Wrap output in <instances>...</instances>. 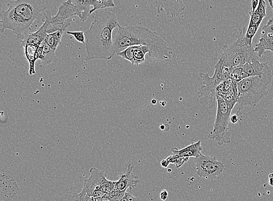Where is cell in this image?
I'll use <instances>...</instances> for the list:
<instances>
[{
  "label": "cell",
  "mask_w": 273,
  "mask_h": 201,
  "mask_svg": "<svg viewBox=\"0 0 273 201\" xmlns=\"http://www.w3.org/2000/svg\"><path fill=\"white\" fill-rule=\"evenodd\" d=\"M115 14L109 11H96L94 20L85 33V61L110 60L116 54L113 47L114 29L119 25Z\"/></svg>",
  "instance_id": "1"
},
{
  "label": "cell",
  "mask_w": 273,
  "mask_h": 201,
  "mask_svg": "<svg viewBox=\"0 0 273 201\" xmlns=\"http://www.w3.org/2000/svg\"><path fill=\"white\" fill-rule=\"evenodd\" d=\"M118 31L113 35V47L116 54L134 46L150 48L149 57L156 60L169 61L174 53L167 43L156 33L140 27H123L119 24Z\"/></svg>",
  "instance_id": "2"
},
{
  "label": "cell",
  "mask_w": 273,
  "mask_h": 201,
  "mask_svg": "<svg viewBox=\"0 0 273 201\" xmlns=\"http://www.w3.org/2000/svg\"><path fill=\"white\" fill-rule=\"evenodd\" d=\"M7 8L0 15L1 32L10 30L21 41L31 33L35 21L43 20V14L46 9L42 0L11 1Z\"/></svg>",
  "instance_id": "3"
},
{
  "label": "cell",
  "mask_w": 273,
  "mask_h": 201,
  "mask_svg": "<svg viewBox=\"0 0 273 201\" xmlns=\"http://www.w3.org/2000/svg\"><path fill=\"white\" fill-rule=\"evenodd\" d=\"M272 79V73L262 76H252L237 83L239 92L238 110L237 115H241L246 106L255 107L268 94L267 86Z\"/></svg>",
  "instance_id": "4"
},
{
  "label": "cell",
  "mask_w": 273,
  "mask_h": 201,
  "mask_svg": "<svg viewBox=\"0 0 273 201\" xmlns=\"http://www.w3.org/2000/svg\"><path fill=\"white\" fill-rule=\"evenodd\" d=\"M232 68L223 66V62L219 59L215 65V71L212 77L209 72L201 73V77L204 85L198 88V96L201 105L208 110H212L215 107L217 102L216 89L223 81L231 78Z\"/></svg>",
  "instance_id": "5"
},
{
  "label": "cell",
  "mask_w": 273,
  "mask_h": 201,
  "mask_svg": "<svg viewBox=\"0 0 273 201\" xmlns=\"http://www.w3.org/2000/svg\"><path fill=\"white\" fill-rule=\"evenodd\" d=\"M246 30V28L239 30L237 40L230 46H224L221 49L220 59L222 61L224 67H242L246 62L258 57L253 46H249L245 42L244 35Z\"/></svg>",
  "instance_id": "6"
},
{
  "label": "cell",
  "mask_w": 273,
  "mask_h": 201,
  "mask_svg": "<svg viewBox=\"0 0 273 201\" xmlns=\"http://www.w3.org/2000/svg\"><path fill=\"white\" fill-rule=\"evenodd\" d=\"M232 110L222 97L217 95V113L213 129L208 138L216 141L219 146L231 142L230 134L228 132V125L231 118Z\"/></svg>",
  "instance_id": "7"
},
{
  "label": "cell",
  "mask_w": 273,
  "mask_h": 201,
  "mask_svg": "<svg viewBox=\"0 0 273 201\" xmlns=\"http://www.w3.org/2000/svg\"><path fill=\"white\" fill-rule=\"evenodd\" d=\"M76 7L69 1L62 4L55 16H53L51 11H48L45 14V19L47 21V34L58 31L65 32L66 28L73 21L71 18L76 16Z\"/></svg>",
  "instance_id": "8"
},
{
  "label": "cell",
  "mask_w": 273,
  "mask_h": 201,
  "mask_svg": "<svg viewBox=\"0 0 273 201\" xmlns=\"http://www.w3.org/2000/svg\"><path fill=\"white\" fill-rule=\"evenodd\" d=\"M195 162L198 176L208 180L216 179L226 170L223 163L217 161L213 155L202 154L199 157L195 158Z\"/></svg>",
  "instance_id": "9"
},
{
  "label": "cell",
  "mask_w": 273,
  "mask_h": 201,
  "mask_svg": "<svg viewBox=\"0 0 273 201\" xmlns=\"http://www.w3.org/2000/svg\"><path fill=\"white\" fill-rule=\"evenodd\" d=\"M90 173V177L84 181L83 190L95 198L105 196L103 188L107 180L106 173L95 167H92Z\"/></svg>",
  "instance_id": "10"
},
{
  "label": "cell",
  "mask_w": 273,
  "mask_h": 201,
  "mask_svg": "<svg viewBox=\"0 0 273 201\" xmlns=\"http://www.w3.org/2000/svg\"><path fill=\"white\" fill-rule=\"evenodd\" d=\"M153 5L158 14L165 10L167 16L171 17L178 16L186 9L183 0H153Z\"/></svg>",
  "instance_id": "11"
},
{
  "label": "cell",
  "mask_w": 273,
  "mask_h": 201,
  "mask_svg": "<svg viewBox=\"0 0 273 201\" xmlns=\"http://www.w3.org/2000/svg\"><path fill=\"white\" fill-rule=\"evenodd\" d=\"M134 166L130 164L127 167L126 172L121 174L119 180L116 181V190L120 192H126L127 189L132 191L139 183L137 176L133 173Z\"/></svg>",
  "instance_id": "12"
},
{
  "label": "cell",
  "mask_w": 273,
  "mask_h": 201,
  "mask_svg": "<svg viewBox=\"0 0 273 201\" xmlns=\"http://www.w3.org/2000/svg\"><path fill=\"white\" fill-rule=\"evenodd\" d=\"M0 181H1L0 189H1L2 201H7L10 198H14L19 191V185L16 180H14L9 175L2 173Z\"/></svg>",
  "instance_id": "13"
},
{
  "label": "cell",
  "mask_w": 273,
  "mask_h": 201,
  "mask_svg": "<svg viewBox=\"0 0 273 201\" xmlns=\"http://www.w3.org/2000/svg\"><path fill=\"white\" fill-rule=\"evenodd\" d=\"M243 70L248 74L249 77L262 76L272 73V69L268 63L261 62L258 57L254 58L242 66Z\"/></svg>",
  "instance_id": "14"
},
{
  "label": "cell",
  "mask_w": 273,
  "mask_h": 201,
  "mask_svg": "<svg viewBox=\"0 0 273 201\" xmlns=\"http://www.w3.org/2000/svg\"><path fill=\"white\" fill-rule=\"evenodd\" d=\"M201 141L199 140L198 142L191 144L183 149H179L174 147L171 149L173 155L180 156L184 158L194 157L198 158L202 153V146L201 145Z\"/></svg>",
  "instance_id": "15"
},
{
  "label": "cell",
  "mask_w": 273,
  "mask_h": 201,
  "mask_svg": "<svg viewBox=\"0 0 273 201\" xmlns=\"http://www.w3.org/2000/svg\"><path fill=\"white\" fill-rule=\"evenodd\" d=\"M22 47L24 48L25 55L29 64V74L33 75L36 74L35 64L37 59V51L39 46L32 43L21 42Z\"/></svg>",
  "instance_id": "16"
},
{
  "label": "cell",
  "mask_w": 273,
  "mask_h": 201,
  "mask_svg": "<svg viewBox=\"0 0 273 201\" xmlns=\"http://www.w3.org/2000/svg\"><path fill=\"white\" fill-rule=\"evenodd\" d=\"M55 52L44 40L39 46L38 51H37V59L38 60L40 59L41 61L43 66L49 65L55 59Z\"/></svg>",
  "instance_id": "17"
},
{
  "label": "cell",
  "mask_w": 273,
  "mask_h": 201,
  "mask_svg": "<svg viewBox=\"0 0 273 201\" xmlns=\"http://www.w3.org/2000/svg\"><path fill=\"white\" fill-rule=\"evenodd\" d=\"M76 8V16L82 22L86 21L90 16L92 0H68Z\"/></svg>",
  "instance_id": "18"
},
{
  "label": "cell",
  "mask_w": 273,
  "mask_h": 201,
  "mask_svg": "<svg viewBox=\"0 0 273 201\" xmlns=\"http://www.w3.org/2000/svg\"><path fill=\"white\" fill-rule=\"evenodd\" d=\"M47 21L45 20L42 27L38 29L34 33H31L21 42L32 43L36 45L40 46V44L45 40L48 34L47 32Z\"/></svg>",
  "instance_id": "19"
},
{
  "label": "cell",
  "mask_w": 273,
  "mask_h": 201,
  "mask_svg": "<svg viewBox=\"0 0 273 201\" xmlns=\"http://www.w3.org/2000/svg\"><path fill=\"white\" fill-rule=\"evenodd\" d=\"M133 51L132 65H139L143 64L146 61L145 56L148 54L150 56L151 50L149 47L146 46H134Z\"/></svg>",
  "instance_id": "20"
},
{
  "label": "cell",
  "mask_w": 273,
  "mask_h": 201,
  "mask_svg": "<svg viewBox=\"0 0 273 201\" xmlns=\"http://www.w3.org/2000/svg\"><path fill=\"white\" fill-rule=\"evenodd\" d=\"M254 50L259 58L262 57L266 51H270L273 53V38L261 36L259 43L256 44Z\"/></svg>",
  "instance_id": "21"
},
{
  "label": "cell",
  "mask_w": 273,
  "mask_h": 201,
  "mask_svg": "<svg viewBox=\"0 0 273 201\" xmlns=\"http://www.w3.org/2000/svg\"><path fill=\"white\" fill-rule=\"evenodd\" d=\"M237 83V81H234L229 90H228L226 94L221 96L226 100L228 106L232 110H233L235 106L238 102L239 92Z\"/></svg>",
  "instance_id": "22"
},
{
  "label": "cell",
  "mask_w": 273,
  "mask_h": 201,
  "mask_svg": "<svg viewBox=\"0 0 273 201\" xmlns=\"http://www.w3.org/2000/svg\"><path fill=\"white\" fill-rule=\"evenodd\" d=\"M64 32L63 31H58L47 35L45 41L51 49L56 51L58 47L61 44L62 35Z\"/></svg>",
  "instance_id": "23"
},
{
  "label": "cell",
  "mask_w": 273,
  "mask_h": 201,
  "mask_svg": "<svg viewBox=\"0 0 273 201\" xmlns=\"http://www.w3.org/2000/svg\"><path fill=\"white\" fill-rule=\"evenodd\" d=\"M92 5L93 8L90 11L91 14L98 10L115 7L114 0H92Z\"/></svg>",
  "instance_id": "24"
},
{
  "label": "cell",
  "mask_w": 273,
  "mask_h": 201,
  "mask_svg": "<svg viewBox=\"0 0 273 201\" xmlns=\"http://www.w3.org/2000/svg\"><path fill=\"white\" fill-rule=\"evenodd\" d=\"M249 77L242 67H237V68H232L231 73V78L237 83L241 80Z\"/></svg>",
  "instance_id": "25"
},
{
  "label": "cell",
  "mask_w": 273,
  "mask_h": 201,
  "mask_svg": "<svg viewBox=\"0 0 273 201\" xmlns=\"http://www.w3.org/2000/svg\"><path fill=\"white\" fill-rule=\"evenodd\" d=\"M234 80L231 79H227L221 83L216 89L217 95L220 96H223L231 88L232 83L234 82Z\"/></svg>",
  "instance_id": "26"
},
{
  "label": "cell",
  "mask_w": 273,
  "mask_h": 201,
  "mask_svg": "<svg viewBox=\"0 0 273 201\" xmlns=\"http://www.w3.org/2000/svg\"><path fill=\"white\" fill-rule=\"evenodd\" d=\"M169 163L175 164L176 167H181L184 163L188 161L189 158L180 157L177 155H171L167 158Z\"/></svg>",
  "instance_id": "27"
},
{
  "label": "cell",
  "mask_w": 273,
  "mask_h": 201,
  "mask_svg": "<svg viewBox=\"0 0 273 201\" xmlns=\"http://www.w3.org/2000/svg\"><path fill=\"white\" fill-rule=\"evenodd\" d=\"M66 33H67L68 35H71L73 37H74V38L77 41V42H78L80 43H82L83 44H86L85 35H84V33L83 31H81V32L66 31Z\"/></svg>",
  "instance_id": "28"
},
{
  "label": "cell",
  "mask_w": 273,
  "mask_h": 201,
  "mask_svg": "<svg viewBox=\"0 0 273 201\" xmlns=\"http://www.w3.org/2000/svg\"><path fill=\"white\" fill-rule=\"evenodd\" d=\"M55 201H81L79 194L71 195L66 194Z\"/></svg>",
  "instance_id": "29"
},
{
  "label": "cell",
  "mask_w": 273,
  "mask_h": 201,
  "mask_svg": "<svg viewBox=\"0 0 273 201\" xmlns=\"http://www.w3.org/2000/svg\"><path fill=\"white\" fill-rule=\"evenodd\" d=\"M120 201H141V200L133 195L130 191L125 192L123 198Z\"/></svg>",
  "instance_id": "30"
},
{
  "label": "cell",
  "mask_w": 273,
  "mask_h": 201,
  "mask_svg": "<svg viewBox=\"0 0 273 201\" xmlns=\"http://www.w3.org/2000/svg\"><path fill=\"white\" fill-rule=\"evenodd\" d=\"M259 5V0H252L251 1V6L252 10L250 11V12L253 13L257 9L258 6Z\"/></svg>",
  "instance_id": "31"
},
{
  "label": "cell",
  "mask_w": 273,
  "mask_h": 201,
  "mask_svg": "<svg viewBox=\"0 0 273 201\" xmlns=\"http://www.w3.org/2000/svg\"><path fill=\"white\" fill-rule=\"evenodd\" d=\"M168 192L166 189H163L160 193V198L161 200L164 201L168 198Z\"/></svg>",
  "instance_id": "32"
},
{
  "label": "cell",
  "mask_w": 273,
  "mask_h": 201,
  "mask_svg": "<svg viewBox=\"0 0 273 201\" xmlns=\"http://www.w3.org/2000/svg\"><path fill=\"white\" fill-rule=\"evenodd\" d=\"M238 121L239 117L238 115H237V114L233 115H232V116L231 117L230 121L231 122L232 124H237Z\"/></svg>",
  "instance_id": "33"
},
{
  "label": "cell",
  "mask_w": 273,
  "mask_h": 201,
  "mask_svg": "<svg viewBox=\"0 0 273 201\" xmlns=\"http://www.w3.org/2000/svg\"><path fill=\"white\" fill-rule=\"evenodd\" d=\"M169 164V162L168 161L167 159H163V161H162L161 162V165L162 167H164V168H166V167H167Z\"/></svg>",
  "instance_id": "34"
},
{
  "label": "cell",
  "mask_w": 273,
  "mask_h": 201,
  "mask_svg": "<svg viewBox=\"0 0 273 201\" xmlns=\"http://www.w3.org/2000/svg\"><path fill=\"white\" fill-rule=\"evenodd\" d=\"M268 184L273 187V173L268 175Z\"/></svg>",
  "instance_id": "35"
},
{
  "label": "cell",
  "mask_w": 273,
  "mask_h": 201,
  "mask_svg": "<svg viewBox=\"0 0 273 201\" xmlns=\"http://www.w3.org/2000/svg\"><path fill=\"white\" fill-rule=\"evenodd\" d=\"M269 5H270L273 12V0H268Z\"/></svg>",
  "instance_id": "36"
},
{
  "label": "cell",
  "mask_w": 273,
  "mask_h": 201,
  "mask_svg": "<svg viewBox=\"0 0 273 201\" xmlns=\"http://www.w3.org/2000/svg\"><path fill=\"white\" fill-rule=\"evenodd\" d=\"M152 103H153V104H156V103H157V100H156V99H153V100H152Z\"/></svg>",
  "instance_id": "37"
},
{
  "label": "cell",
  "mask_w": 273,
  "mask_h": 201,
  "mask_svg": "<svg viewBox=\"0 0 273 201\" xmlns=\"http://www.w3.org/2000/svg\"><path fill=\"white\" fill-rule=\"evenodd\" d=\"M95 201H99L97 199L95 198Z\"/></svg>",
  "instance_id": "38"
}]
</instances>
